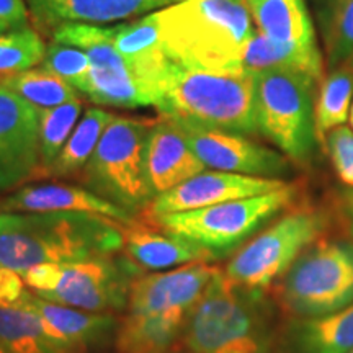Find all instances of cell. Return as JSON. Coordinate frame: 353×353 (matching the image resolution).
Masks as SVG:
<instances>
[{"mask_svg":"<svg viewBox=\"0 0 353 353\" xmlns=\"http://www.w3.org/2000/svg\"><path fill=\"white\" fill-rule=\"evenodd\" d=\"M245 2H249V0H245Z\"/></svg>","mask_w":353,"mask_h":353,"instance_id":"cell-41","label":"cell"},{"mask_svg":"<svg viewBox=\"0 0 353 353\" xmlns=\"http://www.w3.org/2000/svg\"><path fill=\"white\" fill-rule=\"evenodd\" d=\"M161 117L213 130L257 134L255 77L249 72H211L172 65L154 100Z\"/></svg>","mask_w":353,"mask_h":353,"instance_id":"cell-5","label":"cell"},{"mask_svg":"<svg viewBox=\"0 0 353 353\" xmlns=\"http://www.w3.org/2000/svg\"><path fill=\"white\" fill-rule=\"evenodd\" d=\"M280 332L263 291L234 283L218 270L182 337L190 353H280Z\"/></svg>","mask_w":353,"mask_h":353,"instance_id":"cell-3","label":"cell"},{"mask_svg":"<svg viewBox=\"0 0 353 353\" xmlns=\"http://www.w3.org/2000/svg\"><path fill=\"white\" fill-rule=\"evenodd\" d=\"M343 213H345L348 226H350V231L353 232V190L345 192V195H343Z\"/></svg>","mask_w":353,"mask_h":353,"instance_id":"cell-36","label":"cell"},{"mask_svg":"<svg viewBox=\"0 0 353 353\" xmlns=\"http://www.w3.org/2000/svg\"><path fill=\"white\" fill-rule=\"evenodd\" d=\"M159 34L172 63L211 72H242L252 38L245 0H180L156 10Z\"/></svg>","mask_w":353,"mask_h":353,"instance_id":"cell-2","label":"cell"},{"mask_svg":"<svg viewBox=\"0 0 353 353\" xmlns=\"http://www.w3.org/2000/svg\"><path fill=\"white\" fill-rule=\"evenodd\" d=\"M123 232H125L123 249L128 252V257L141 268L167 270L182 265L213 260L201 247L167 231L157 232L138 223H132L123 229Z\"/></svg>","mask_w":353,"mask_h":353,"instance_id":"cell-22","label":"cell"},{"mask_svg":"<svg viewBox=\"0 0 353 353\" xmlns=\"http://www.w3.org/2000/svg\"><path fill=\"white\" fill-rule=\"evenodd\" d=\"M325 226L327 219L321 211H291L247 242L231 259L224 273L234 283L265 291L319 239Z\"/></svg>","mask_w":353,"mask_h":353,"instance_id":"cell-10","label":"cell"},{"mask_svg":"<svg viewBox=\"0 0 353 353\" xmlns=\"http://www.w3.org/2000/svg\"><path fill=\"white\" fill-rule=\"evenodd\" d=\"M296 195V187L285 185L265 195L151 218L159 229L193 242L218 260L239 249L268 221L288 208Z\"/></svg>","mask_w":353,"mask_h":353,"instance_id":"cell-7","label":"cell"},{"mask_svg":"<svg viewBox=\"0 0 353 353\" xmlns=\"http://www.w3.org/2000/svg\"><path fill=\"white\" fill-rule=\"evenodd\" d=\"M353 97V69L343 63L322 82L317 94L314 118L316 134L319 143H324L325 136L335 128L343 126L350 117V105Z\"/></svg>","mask_w":353,"mask_h":353,"instance_id":"cell-27","label":"cell"},{"mask_svg":"<svg viewBox=\"0 0 353 353\" xmlns=\"http://www.w3.org/2000/svg\"><path fill=\"white\" fill-rule=\"evenodd\" d=\"M117 114L101 108H88L79 120L77 126L74 128L68 143L61 149L59 156L43 174V179H64V176H72L82 172L87 162L90 161L105 130Z\"/></svg>","mask_w":353,"mask_h":353,"instance_id":"cell-25","label":"cell"},{"mask_svg":"<svg viewBox=\"0 0 353 353\" xmlns=\"http://www.w3.org/2000/svg\"><path fill=\"white\" fill-rule=\"evenodd\" d=\"M280 301L296 317H317L353 304V244L316 241L281 276Z\"/></svg>","mask_w":353,"mask_h":353,"instance_id":"cell-9","label":"cell"},{"mask_svg":"<svg viewBox=\"0 0 353 353\" xmlns=\"http://www.w3.org/2000/svg\"><path fill=\"white\" fill-rule=\"evenodd\" d=\"M139 276V265L117 254L59 263L54 285L41 298L82 311L113 314L126 309L132 285Z\"/></svg>","mask_w":353,"mask_h":353,"instance_id":"cell-12","label":"cell"},{"mask_svg":"<svg viewBox=\"0 0 353 353\" xmlns=\"http://www.w3.org/2000/svg\"><path fill=\"white\" fill-rule=\"evenodd\" d=\"M30 20V10L25 0H0V21L13 28H23Z\"/></svg>","mask_w":353,"mask_h":353,"instance_id":"cell-35","label":"cell"},{"mask_svg":"<svg viewBox=\"0 0 353 353\" xmlns=\"http://www.w3.org/2000/svg\"><path fill=\"white\" fill-rule=\"evenodd\" d=\"M0 347L7 353H77L52 337L25 307H0Z\"/></svg>","mask_w":353,"mask_h":353,"instance_id":"cell-26","label":"cell"},{"mask_svg":"<svg viewBox=\"0 0 353 353\" xmlns=\"http://www.w3.org/2000/svg\"><path fill=\"white\" fill-rule=\"evenodd\" d=\"M352 353H353V352H352Z\"/></svg>","mask_w":353,"mask_h":353,"instance_id":"cell-42","label":"cell"},{"mask_svg":"<svg viewBox=\"0 0 353 353\" xmlns=\"http://www.w3.org/2000/svg\"><path fill=\"white\" fill-rule=\"evenodd\" d=\"M324 143L339 180L353 188V130L347 126L335 128L325 136Z\"/></svg>","mask_w":353,"mask_h":353,"instance_id":"cell-33","label":"cell"},{"mask_svg":"<svg viewBox=\"0 0 353 353\" xmlns=\"http://www.w3.org/2000/svg\"><path fill=\"white\" fill-rule=\"evenodd\" d=\"M19 307L37 314L52 337L77 353L107 345L117 339L120 321L108 312H90L48 301L38 294L26 293Z\"/></svg>","mask_w":353,"mask_h":353,"instance_id":"cell-16","label":"cell"},{"mask_svg":"<svg viewBox=\"0 0 353 353\" xmlns=\"http://www.w3.org/2000/svg\"><path fill=\"white\" fill-rule=\"evenodd\" d=\"M39 65L63 79L85 97L90 94V59L87 52L79 48L52 41L50 46H46V52Z\"/></svg>","mask_w":353,"mask_h":353,"instance_id":"cell-32","label":"cell"},{"mask_svg":"<svg viewBox=\"0 0 353 353\" xmlns=\"http://www.w3.org/2000/svg\"><path fill=\"white\" fill-rule=\"evenodd\" d=\"M30 15L41 32L64 23L105 25L152 13L180 0H25Z\"/></svg>","mask_w":353,"mask_h":353,"instance_id":"cell-19","label":"cell"},{"mask_svg":"<svg viewBox=\"0 0 353 353\" xmlns=\"http://www.w3.org/2000/svg\"><path fill=\"white\" fill-rule=\"evenodd\" d=\"M247 6L259 32L267 38L291 46H317L304 0H249Z\"/></svg>","mask_w":353,"mask_h":353,"instance_id":"cell-24","label":"cell"},{"mask_svg":"<svg viewBox=\"0 0 353 353\" xmlns=\"http://www.w3.org/2000/svg\"><path fill=\"white\" fill-rule=\"evenodd\" d=\"M46 44L30 26L0 34V81L41 64Z\"/></svg>","mask_w":353,"mask_h":353,"instance_id":"cell-31","label":"cell"},{"mask_svg":"<svg viewBox=\"0 0 353 353\" xmlns=\"http://www.w3.org/2000/svg\"><path fill=\"white\" fill-rule=\"evenodd\" d=\"M113 43L136 79L152 97L154 107V100L174 65L162 48L156 12L132 23L118 25Z\"/></svg>","mask_w":353,"mask_h":353,"instance_id":"cell-20","label":"cell"},{"mask_svg":"<svg viewBox=\"0 0 353 353\" xmlns=\"http://www.w3.org/2000/svg\"><path fill=\"white\" fill-rule=\"evenodd\" d=\"M123 224L88 213H0V267L20 275L39 263H70L114 255Z\"/></svg>","mask_w":353,"mask_h":353,"instance_id":"cell-1","label":"cell"},{"mask_svg":"<svg viewBox=\"0 0 353 353\" xmlns=\"http://www.w3.org/2000/svg\"><path fill=\"white\" fill-rule=\"evenodd\" d=\"M347 63H348V64H350V65H352V69H353V57H350V59H348V61H347Z\"/></svg>","mask_w":353,"mask_h":353,"instance_id":"cell-39","label":"cell"},{"mask_svg":"<svg viewBox=\"0 0 353 353\" xmlns=\"http://www.w3.org/2000/svg\"><path fill=\"white\" fill-rule=\"evenodd\" d=\"M12 30H15L12 25L0 21V34H3V33H7V32H12Z\"/></svg>","mask_w":353,"mask_h":353,"instance_id":"cell-37","label":"cell"},{"mask_svg":"<svg viewBox=\"0 0 353 353\" xmlns=\"http://www.w3.org/2000/svg\"><path fill=\"white\" fill-rule=\"evenodd\" d=\"M348 118H350V125L353 128V105H352V110H350V117H348Z\"/></svg>","mask_w":353,"mask_h":353,"instance_id":"cell-38","label":"cell"},{"mask_svg":"<svg viewBox=\"0 0 353 353\" xmlns=\"http://www.w3.org/2000/svg\"><path fill=\"white\" fill-rule=\"evenodd\" d=\"M82 103L81 99L68 101L51 110L41 112V128H39V152H41V167L37 180L43 179V174L52 165L61 149L68 143L74 128L81 120Z\"/></svg>","mask_w":353,"mask_h":353,"instance_id":"cell-29","label":"cell"},{"mask_svg":"<svg viewBox=\"0 0 353 353\" xmlns=\"http://www.w3.org/2000/svg\"><path fill=\"white\" fill-rule=\"evenodd\" d=\"M218 270L208 262H196L139 276L114 339L118 352H169L183 335L190 312Z\"/></svg>","mask_w":353,"mask_h":353,"instance_id":"cell-4","label":"cell"},{"mask_svg":"<svg viewBox=\"0 0 353 353\" xmlns=\"http://www.w3.org/2000/svg\"><path fill=\"white\" fill-rule=\"evenodd\" d=\"M28 290L19 272L0 267V307H19Z\"/></svg>","mask_w":353,"mask_h":353,"instance_id":"cell-34","label":"cell"},{"mask_svg":"<svg viewBox=\"0 0 353 353\" xmlns=\"http://www.w3.org/2000/svg\"><path fill=\"white\" fill-rule=\"evenodd\" d=\"M242 70L249 74L290 70L319 82L324 76V63L317 46L281 44L255 32L242 52Z\"/></svg>","mask_w":353,"mask_h":353,"instance_id":"cell-23","label":"cell"},{"mask_svg":"<svg viewBox=\"0 0 353 353\" xmlns=\"http://www.w3.org/2000/svg\"><path fill=\"white\" fill-rule=\"evenodd\" d=\"M322 33L330 68L353 57V0H329L322 12Z\"/></svg>","mask_w":353,"mask_h":353,"instance_id":"cell-30","label":"cell"},{"mask_svg":"<svg viewBox=\"0 0 353 353\" xmlns=\"http://www.w3.org/2000/svg\"><path fill=\"white\" fill-rule=\"evenodd\" d=\"M285 185L288 183L278 179L205 170L164 195L154 198L149 210H151V216L183 213V211L208 208V206L241 200V198L265 195V193L283 188Z\"/></svg>","mask_w":353,"mask_h":353,"instance_id":"cell-15","label":"cell"},{"mask_svg":"<svg viewBox=\"0 0 353 353\" xmlns=\"http://www.w3.org/2000/svg\"><path fill=\"white\" fill-rule=\"evenodd\" d=\"M0 353H7V352H6V350H3V348H2V347H0Z\"/></svg>","mask_w":353,"mask_h":353,"instance_id":"cell-40","label":"cell"},{"mask_svg":"<svg viewBox=\"0 0 353 353\" xmlns=\"http://www.w3.org/2000/svg\"><path fill=\"white\" fill-rule=\"evenodd\" d=\"M114 33L117 26L64 23L52 30L51 38L87 52L90 59L88 99L94 103L125 110L152 107V97L114 48Z\"/></svg>","mask_w":353,"mask_h":353,"instance_id":"cell-11","label":"cell"},{"mask_svg":"<svg viewBox=\"0 0 353 353\" xmlns=\"http://www.w3.org/2000/svg\"><path fill=\"white\" fill-rule=\"evenodd\" d=\"M41 112L0 83V192L37 180Z\"/></svg>","mask_w":353,"mask_h":353,"instance_id":"cell-14","label":"cell"},{"mask_svg":"<svg viewBox=\"0 0 353 353\" xmlns=\"http://www.w3.org/2000/svg\"><path fill=\"white\" fill-rule=\"evenodd\" d=\"M3 87L12 90L13 94L21 97L39 112L51 110L59 105L68 103V101L79 100V92L72 88L68 82L59 79L50 70L39 68H33L23 72L15 74V76L6 77L0 81Z\"/></svg>","mask_w":353,"mask_h":353,"instance_id":"cell-28","label":"cell"},{"mask_svg":"<svg viewBox=\"0 0 353 353\" xmlns=\"http://www.w3.org/2000/svg\"><path fill=\"white\" fill-rule=\"evenodd\" d=\"M205 170L179 125L170 118H157L145 144V175L154 198Z\"/></svg>","mask_w":353,"mask_h":353,"instance_id":"cell-18","label":"cell"},{"mask_svg":"<svg viewBox=\"0 0 353 353\" xmlns=\"http://www.w3.org/2000/svg\"><path fill=\"white\" fill-rule=\"evenodd\" d=\"M353 304L330 314L296 317L280 332V353H352Z\"/></svg>","mask_w":353,"mask_h":353,"instance_id":"cell-21","label":"cell"},{"mask_svg":"<svg viewBox=\"0 0 353 353\" xmlns=\"http://www.w3.org/2000/svg\"><path fill=\"white\" fill-rule=\"evenodd\" d=\"M157 118L117 117L82 170L85 188L134 214L154 195L145 175V144Z\"/></svg>","mask_w":353,"mask_h":353,"instance_id":"cell-6","label":"cell"},{"mask_svg":"<svg viewBox=\"0 0 353 353\" xmlns=\"http://www.w3.org/2000/svg\"><path fill=\"white\" fill-rule=\"evenodd\" d=\"M2 213H88L113 219L123 226L136 223L130 211L88 188L65 183L25 185L0 203Z\"/></svg>","mask_w":353,"mask_h":353,"instance_id":"cell-17","label":"cell"},{"mask_svg":"<svg viewBox=\"0 0 353 353\" xmlns=\"http://www.w3.org/2000/svg\"><path fill=\"white\" fill-rule=\"evenodd\" d=\"M174 121L206 169L278 180L291 174L288 157L247 139L244 134L213 130L192 121Z\"/></svg>","mask_w":353,"mask_h":353,"instance_id":"cell-13","label":"cell"},{"mask_svg":"<svg viewBox=\"0 0 353 353\" xmlns=\"http://www.w3.org/2000/svg\"><path fill=\"white\" fill-rule=\"evenodd\" d=\"M254 77L259 132L290 161L307 164L317 145L316 81L290 70H267Z\"/></svg>","mask_w":353,"mask_h":353,"instance_id":"cell-8","label":"cell"}]
</instances>
